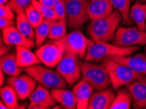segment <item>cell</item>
Here are the masks:
<instances>
[{
  "mask_svg": "<svg viewBox=\"0 0 146 109\" xmlns=\"http://www.w3.org/2000/svg\"><path fill=\"white\" fill-rule=\"evenodd\" d=\"M24 11H25L27 18L34 29L39 25H40L45 20V18L40 11L37 9L32 3L27 7Z\"/></svg>",
  "mask_w": 146,
  "mask_h": 109,
  "instance_id": "29",
  "label": "cell"
},
{
  "mask_svg": "<svg viewBox=\"0 0 146 109\" xmlns=\"http://www.w3.org/2000/svg\"><path fill=\"white\" fill-rule=\"evenodd\" d=\"M73 92L77 100V108L85 109L93 92V88L88 82L82 79L73 88Z\"/></svg>",
  "mask_w": 146,
  "mask_h": 109,
  "instance_id": "18",
  "label": "cell"
},
{
  "mask_svg": "<svg viewBox=\"0 0 146 109\" xmlns=\"http://www.w3.org/2000/svg\"><path fill=\"white\" fill-rule=\"evenodd\" d=\"M132 101V95L128 90L122 88L117 92L110 109H129Z\"/></svg>",
  "mask_w": 146,
  "mask_h": 109,
  "instance_id": "25",
  "label": "cell"
},
{
  "mask_svg": "<svg viewBox=\"0 0 146 109\" xmlns=\"http://www.w3.org/2000/svg\"><path fill=\"white\" fill-rule=\"evenodd\" d=\"M88 3V0H65L66 18L70 29H80L89 20Z\"/></svg>",
  "mask_w": 146,
  "mask_h": 109,
  "instance_id": "6",
  "label": "cell"
},
{
  "mask_svg": "<svg viewBox=\"0 0 146 109\" xmlns=\"http://www.w3.org/2000/svg\"><path fill=\"white\" fill-rule=\"evenodd\" d=\"M122 20L121 13L115 9L107 17L92 20L87 27L88 34L94 42L111 41Z\"/></svg>",
  "mask_w": 146,
  "mask_h": 109,
  "instance_id": "1",
  "label": "cell"
},
{
  "mask_svg": "<svg viewBox=\"0 0 146 109\" xmlns=\"http://www.w3.org/2000/svg\"><path fill=\"white\" fill-rule=\"evenodd\" d=\"M68 24L67 18L64 20H57L54 22L50 28L48 38L53 41L62 39L67 35L66 26Z\"/></svg>",
  "mask_w": 146,
  "mask_h": 109,
  "instance_id": "28",
  "label": "cell"
},
{
  "mask_svg": "<svg viewBox=\"0 0 146 109\" xmlns=\"http://www.w3.org/2000/svg\"><path fill=\"white\" fill-rule=\"evenodd\" d=\"M9 0H0V3H1V5H2V4H5Z\"/></svg>",
  "mask_w": 146,
  "mask_h": 109,
  "instance_id": "39",
  "label": "cell"
},
{
  "mask_svg": "<svg viewBox=\"0 0 146 109\" xmlns=\"http://www.w3.org/2000/svg\"><path fill=\"white\" fill-rule=\"evenodd\" d=\"M130 17L136 22L137 28L146 30V3H136L130 8Z\"/></svg>",
  "mask_w": 146,
  "mask_h": 109,
  "instance_id": "23",
  "label": "cell"
},
{
  "mask_svg": "<svg viewBox=\"0 0 146 109\" xmlns=\"http://www.w3.org/2000/svg\"><path fill=\"white\" fill-rule=\"evenodd\" d=\"M24 71L46 88H66L68 83L57 71L36 64L26 67Z\"/></svg>",
  "mask_w": 146,
  "mask_h": 109,
  "instance_id": "5",
  "label": "cell"
},
{
  "mask_svg": "<svg viewBox=\"0 0 146 109\" xmlns=\"http://www.w3.org/2000/svg\"><path fill=\"white\" fill-rule=\"evenodd\" d=\"M11 46H12L11 45H7L5 44V45L4 44H1V49H0V55H1V57L7 54V53L9 52L11 48Z\"/></svg>",
  "mask_w": 146,
  "mask_h": 109,
  "instance_id": "35",
  "label": "cell"
},
{
  "mask_svg": "<svg viewBox=\"0 0 146 109\" xmlns=\"http://www.w3.org/2000/svg\"><path fill=\"white\" fill-rule=\"evenodd\" d=\"M17 14V28L24 37L34 41L35 39V33L34 28L28 20L24 9L19 10Z\"/></svg>",
  "mask_w": 146,
  "mask_h": 109,
  "instance_id": "22",
  "label": "cell"
},
{
  "mask_svg": "<svg viewBox=\"0 0 146 109\" xmlns=\"http://www.w3.org/2000/svg\"><path fill=\"white\" fill-rule=\"evenodd\" d=\"M32 3L40 11L45 19L50 20L52 21L58 20V17L57 16L54 9L42 5L39 3V1H37V0H32Z\"/></svg>",
  "mask_w": 146,
  "mask_h": 109,
  "instance_id": "30",
  "label": "cell"
},
{
  "mask_svg": "<svg viewBox=\"0 0 146 109\" xmlns=\"http://www.w3.org/2000/svg\"><path fill=\"white\" fill-rule=\"evenodd\" d=\"M145 50H146V48H145Z\"/></svg>",
  "mask_w": 146,
  "mask_h": 109,
  "instance_id": "41",
  "label": "cell"
},
{
  "mask_svg": "<svg viewBox=\"0 0 146 109\" xmlns=\"http://www.w3.org/2000/svg\"><path fill=\"white\" fill-rule=\"evenodd\" d=\"M0 18L13 20L15 18L14 11L8 4H2L0 5Z\"/></svg>",
  "mask_w": 146,
  "mask_h": 109,
  "instance_id": "33",
  "label": "cell"
},
{
  "mask_svg": "<svg viewBox=\"0 0 146 109\" xmlns=\"http://www.w3.org/2000/svg\"><path fill=\"white\" fill-rule=\"evenodd\" d=\"M54 22L55 21L45 19L40 25H39L35 28V46H36V47L39 48L41 46L46 38L48 37L50 28H51V26Z\"/></svg>",
  "mask_w": 146,
  "mask_h": 109,
  "instance_id": "27",
  "label": "cell"
},
{
  "mask_svg": "<svg viewBox=\"0 0 146 109\" xmlns=\"http://www.w3.org/2000/svg\"><path fill=\"white\" fill-rule=\"evenodd\" d=\"M131 1L132 0H110L113 7L121 13L123 24L125 25H130L133 24L134 22L130 14Z\"/></svg>",
  "mask_w": 146,
  "mask_h": 109,
  "instance_id": "26",
  "label": "cell"
},
{
  "mask_svg": "<svg viewBox=\"0 0 146 109\" xmlns=\"http://www.w3.org/2000/svg\"><path fill=\"white\" fill-rule=\"evenodd\" d=\"M107 58L127 65L136 73L146 75V55L144 54H138L133 56L116 55L108 57Z\"/></svg>",
  "mask_w": 146,
  "mask_h": 109,
  "instance_id": "17",
  "label": "cell"
},
{
  "mask_svg": "<svg viewBox=\"0 0 146 109\" xmlns=\"http://www.w3.org/2000/svg\"><path fill=\"white\" fill-rule=\"evenodd\" d=\"M0 92L1 100L6 104L8 109L19 108L20 106L18 101L19 95L11 86L7 84V86L3 87L1 86Z\"/></svg>",
  "mask_w": 146,
  "mask_h": 109,
  "instance_id": "24",
  "label": "cell"
},
{
  "mask_svg": "<svg viewBox=\"0 0 146 109\" xmlns=\"http://www.w3.org/2000/svg\"><path fill=\"white\" fill-rule=\"evenodd\" d=\"M65 52L62 44L53 41L40 46L36 50L35 54L41 63L49 67H54L63 58Z\"/></svg>",
  "mask_w": 146,
  "mask_h": 109,
  "instance_id": "10",
  "label": "cell"
},
{
  "mask_svg": "<svg viewBox=\"0 0 146 109\" xmlns=\"http://www.w3.org/2000/svg\"><path fill=\"white\" fill-rule=\"evenodd\" d=\"M0 77H1V81H0L1 83H0V84H1V86H3V84L4 83V79H5V76H4V72L1 69V71H0Z\"/></svg>",
  "mask_w": 146,
  "mask_h": 109,
  "instance_id": "37",
  "label": "cell"
},
{
  "mask_svg": "<svg viewBox=\"0 0 146 109\" xmlns=\"http://www.w3.org/2000/svg\"><path fill=\"white\" fill-rule=\"evenodd\" d=\"M15 24V22L13 20H10L5 18H0V28L3 30L9 26H14Z\"/></svg>",
  "mask_w": 146,
  "mask_h": 109,
  "instance_id": "34",
  "label": "cell"
},
{
  "mask_svg": "<svg viewBox=\"0 0 146 109\" xmlns=\"http://www.w3.org/2000/svg\"><path fill=\"white\" fill-rule=\"evenodd\" d=\"M78 57V55L76 53L66 52L63 58L57 65L56 71L64 77L70 86L74 85L81 77Z\"/></svg>",
  "mask_w": 146,
  "mask_h": 109,
  "instance_id": "7",
  "label": "cell"
},
{
  "mask_svg": "<svg viewBox=\"0 0 146 109\" xmlns=\"http://www.w3.org/2000/svg\"><path fill=\"white\" fill-rule=\"evenodd\" d=\"M113 11V7L110 0H88L87 14L91 20L107 17Z\"/></svg>",
  "mask_w": 146,
  "mask_h": 109,
  "instance_id": "16",
  "label": "cell"
},
{
  "mask_svg": "<svg viewBox=\"0 0 146 109\" xmlns=\"http://www.w3.org/2000/svg\"><path fill=\"white\" fill-rule=\"evenodd\" d=\"M132 95L134 108L146 109V75H143L127 86Z\"/></svg>",
  "mask_w": 146,
  "mask_h": 109,
  "instance_id": "14",
  "label": "cell"
},
{
  "mask_svg": "<svg viewBox=\"0 0 146 109\" xmlns=\"http://www.w3.org/2000/svg\"><path fill=\"white\" fill-rule=\"evenodd\" d=\"M139 49L140 47L137 46L121 47L107 43V42H94L89 39L85 60L86 61H98L110 56H128Z\"/></svg>",
  "mask_w": 146,
  "mask_h": 109,
  "instance_id": "2",
  "label": "cell"
},
{
  "mask_svg": "<svg viewBox=\"0 0 146 109\" xmlns=\"http://www.w3.org/2000/svg\"><path fill=\"white\" fill-rule=\"evenodd\" d=\"M102 64L107 69L114 90H117L123 86L129 85L143 75L136 73L127 65L119 63L107 57L103 59Z\"/></svg>",
  "mask_w": 146,
  "mask_h": 109,
  "instance_id": "3",
  "label": "cell"
},
{
  "mask_svg": "<svg viewBox=\"0 0 146 109\" xmlns=\"http://www.w3.org/2000/svg\"><path fill=\"white\" fill-rule=\"evenodd\" d=\"M112 44L121 47L143 45L146 44V30L136 27H118Z\"/></svg>",
  "mask_w": 146,
  "mask_h": 109,
  "instance_id": "8",
  "label": "cell"
},
{
  "mask_svg": "<svg viewBox=\"0 0 146 109\" xmlns=\"http://www.w3.org/2000/svg\"><path fill=\"white\" fill-rule=\"evenodd\" d=\"M0 65L1 69L9 76L18 77L22 73V70L17 65V52L7 54L1 57Z\"/></svg>",
  "mask_w": 146,
  "mask_h": 109,
  "instance_id": "21",
  "label": "cell"
},
{
  "mask_svg": "<svg viewBox=\"0 0 146 109\" xmlns=\"http://www.w3.org/2000/svg\"><path fill=\"white\" fill-rule=\"evenodd\" d=\"M2 31L3 42L7 45L24 46L30 50L35 45V43L33 40H30L24 37L19 32L17 28L15 27L14 26L6 28Z\"/></svg>",
  "mask_w": 146,
  "mask_h": 109,
  "instance_id": "15",
  "label": "cell"
},
{
  "mask_svg": "<svg viewBox=\"0 0 146 109\" xmlns=\"http://www.w3.org/2000/svg\"><path fill=\"white\" fill-rule=\"evenodd\" d=\"M116 95L111 88L93 92L90 97L88 109H108L113 102Z\"/></svg>",
  "mask_w": 146,
  "mask_h": 109,
  "instance_id": "13",
  "label": "cell"
},
{
  "mask_svg": "<svg viewBox=\"0 0 146 109\" xmlns=\"http://www.w3.org/2000/svg\"><path fill=\"white\" fill-rule=\"evenodd\" d=\"M32 0H9L7 4L12 8L14 13H17L19 10L25 9L32 4Z\"/></svg>",
  "mask_w": 146,
  "mask_h": 109,
  "instance_id": "31",
  "label": "cell"
},
{
  "mask_svg": "<svg viewBox=\"0 0 146 109\" xmlns=\"http://www.w3.org/2000/svg\"><path fill=\"white\" fill-rule=\"evenodd\" d=\"M7 84L11 86L16 91L19 99L23 101L30 97L32 93L37 88V82L28 73L18 77H9Z\"/></svg>",
  "mask_w": 146,
  "mask_h": 109,
  "instance_id": "11",
  "label": "cell"
},
{
  "mask_svg": "<svg viewBox=\"0 0 146 109\" xmlns=\"http://www.w3.org/2000/svg\"><path fill=\"white\" fill-rule=\"evenodd\" d=\"M54 9L58 17V20L66 19L65 0H54Z\"/></svg>",
  "mask_w": 146,
  "mask_h": 109,
  "instance_id": "32",
  "label": "cell"
},
{
  "mask_svg": "<svg viewBox=\"0 0 146 109\" xmlns=\"http://www.w3.org/2000/svg\"><path fill=\"white\" fill-rule=\"evenodd\" d=\"M0 108L1 109H8V107L7 106L6 104L4 103V102L2 101H0Z\"/></svg>",
  "mask_w": 146,
  "mask_h": 109,
  "instance_id": "38",
  "label": "cell"
},
{
  "mask_svg": "<svg viewBox=\"0 0 146 109\" xmlns=\"http://www.w3.org/2000/svg\"><path fill=\"white\" fill-rule=\"evenodd\" d=\"M29 109H47L56 104V101L53 99L50 92L47 88L39 84L30 96Z\"/></svg>",
  "mask_w": 146,
  "mask_h": 109,
  "instance_id": "12",
  "label": "cell"
},
{
  "mask_svg": "<svg viewBox=\"0 0 146 109\" xmlns=\"http://www.w3.org/2000/svg\"><path fill=\"white\" fill-rule=\"evenodd\" d=\"M138 1L140 3H144L146 2V0H138Z\"/></svg>",
  "mask_w": 146,
  "mask_h": 109,
  "instance_id": "40",
  "label": "cell"
},
{
  "mask_svg": "<svg viewBox=\"0 0 146 109\" xmlns=\"http://www.w3.org/2000/svg\"><path fill=\"white\" fill-rule=\"evenodd\" d=\"M52 97L56 103L60 104L64 107L74 109L77 107V100L73 91L65 88H53L50 91Z\"/></svg>",
  "mask_w": 146,
  "mask_h": 109,
  "instance_id": "19",
  "label": "cell"
},
{
  "mask_svg": "<svg viewBox=\"0 0 146 109\" xmlns=\"http://www.w3.org/2000/svg\"><path fill=\"white\" fill-rule=\"evenodd\" d=\"M39 2L42 5L54 9V0H39Z\"/></svg>",
  "mask_w": 146,
  "mask_h": 109,
  "instance_id": "36",
  "label": "cell"
},
{
  "mask_svg": "<svg viewBox=\"0 0 146 109\" xmlns=\"http://www.w3.org/2000/svg\"><path fill=\"white\" fill-rule=\"evenodd\" d=\"M16 51L17 65L20 67H28L41 62L37 54L27 48L18 46H16Z\"/></svg>",
  "mask_w": 146,
  "mask_h": 109,
  "instance_id": "20",
  "label": "cell"
},
{
  "mask_svg": "<svg viewBox=\"0 0 146 109\" xmlns=\"http://www.w3.org/2000/svg\"><path fill=\"white\" fill-rule=\"evenodd\" d=\"M83 80L94 89L102 90L109 87L111 82L110 75L104 65H96L88 61H79Z\"/></svg>",
  "mask_w": 146,
  "mask_h": 109,
  "instance_id": "4",
  "label": "cell"
},
{
  "mask_svg": "<svg viewBox=\"0 0 146 109\" xmlns=\"http://www.w3.org/2000/svg\"><path fill=\"white\" fill-rule=\"evenodd\" d=\"M54 41L62 44L65 52L76 53L81 59L85 58L89 39L79 31H74L62 39Z\"/></svg>",
  "mask_w": 146,
  "mask_h": 109,
  "instance_id": "9",
  "label": "cell"
}]
</instances>
